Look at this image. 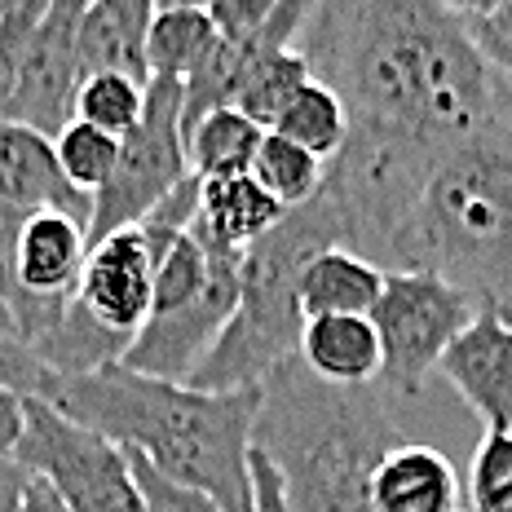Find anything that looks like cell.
<instances>
[{
  "label": "cell",
  "mask_w": 512,
  "mask_h": 512,
  "mask_svg": "<svg viewBox=\"0 0 512 512\" xmlns=\"http://www.w3.org/2000/svg\"><path fill=\"white\" fill-rule=\"evenodd\" d=\"M301 53L349 111V128L446 155L512 93L473 45L455 5L437 0H323Z\"/></svg>",
  "instance_id": "1"
},
{
  "label": "cell",
  "mask_w": 512,
  "mask_h": 512,
  "mask_svg": "<svg viewBox=\"0 0 512 512\" xmlns=\"http://www.w3.org/2000/svg\"><path fill=\"white\" fill-rule=\"evenodd\" d=\"M53 407L128 455H142L168 482L208 495L221 512H256L252 433L261 389L204 393L111 362L89 376L62 380Z\"/></svg>",
  "instance_id": "2"
},
{
  "label": "cell",
  "mask_w": 512,
  "mask_h": 512,
  "mask_svg": "<svg viewBox=\"0 0 512 512\" xmlns=\"http://www.w3.org/2000/svg\"><path fill=\"white\" fill-rule=\"evenodd\" d=\"M437 274L477 309H512V93L433 164L384 274Z\"/></svg>",
  "instance_id": "3"
},
{
  "label": "cell",
  "mask_w": 512,
  "mask_h": 512,
  "mask_svg": "<svg viewBox=\"0 0 512 512\" xmlns=\"http://www.w3.org/2000/svg\"><path fill=\"white\" fill-rule=\"evenodd\" d=\"M393 446L398 424L380 384L336 389L292 358L261 389L252 451L279 473L287 512H376L371 482Z\"/></svg>",
  "instance_id": "4"
},
{
  "label": "cell",
  "mask_w": 512,
  "mask_h": 512,
  "mask_svg": "<svg viewBox=\"0 0 512 512\" xmlns=\"http://www.w3.org/2000/svg\"><path fill=\"white\" fill-rule=\"evenodd\" d=\"M327 248H345L336 208L318 190L305 208L287 217L243 252L239 265V309H234L226 336L208 354L204 367L190 376V389L204 393H239L265 389L292 358H301V270Z\"/></svg>",
  "instance_id": "5"
},
{
  "label": "cell",
  "mask_w": 512,
  "mask_h": 512,
  "mask_svg": "<svg viewBox=\"0 0 512 512\" xmlns=\"http://www.w3.org/2000/svg\"><path fill=\"white\" fill-rule=\"evenodd\" d=\"M195 177L186 155V84L151 80L142 124L120 142V159L106 186L93 195L89 248L120 230L146 226V217Z\"/></svg>",
  "instance_id": "6"
},
{
  "label": "cell",
  "mask_w": 512,
  "mask_h": 512,
  "mask_svg": "<svg viewBox=\"0 0 512 512\" xmlns=\"http://www.w3.org/2000/svg\"><path fill=\"white\" fill-rule=\"evenodd\" d=\"M14 460L45 482L67 512H146L133 455L45 398H27V433Z\"/></svg>",
  "instance_id": "7"
},
{
  "label": "cell",
  "mask_w": 512,
  "mask_h": 512,
  "mask_svg": "<svg viewBox=\"0 0 512 512\" xmlns=\"http://www.w3.org/2000/svg\"><path fill=\"white\" fill-rule=\"evenodd\" d=\"M477 314L482 309L437 274H384V292L371 309V323H376L384 349L380 389L407 393V398L420 393L429 371H437L442 354Z\"/></svg>",
  "instance_id": "8"
},
{
  "label": "cell",
  "mask_w": 512,
  "mask_h": 512,
  "mask_svg": "<svg viewBox=\"0 0 512 512\" xmlns=\"http://www.w3.org/2000/svg\"><path fill=\"white\" fill-rule=\"evenodd\" d=\"M208 256H212L208 292L181 309L146 318V327L133 336V345L124 354L128 371L151 376V380H168V384H190V376L208 362L217 340L226 336L234 309H239V265H243V256H234V252L208 248Z\"/></svg>",
  "instance_id": "9"
},
{
  "label": "cell",
  "mask_w": 512,
  "mask_h": 512,
  "mask_svg": "<svg viewBox=\"0 0 512 512\" xmlns=\"http://www.w3.org/2000/svg\"><path fill=\"white\" fill-rule=\"evenodd\" d=\"M80 14H84L80 0H49L45 18H40L36 36H31V45H27L14 98H9L0 124L31 128V133L53 142L62 128L76 120V98L84 84L80 45H76Z\"/></svg>",
  "instance_id": "10"
},
{
  "label": "cell",
  "mask_w": 512,
  "mask_h": 512,
  "mask_svg": "<svg viewBox=\"0 0 512 512\" xmlns=\"http://www.w3.org/2000/svg\"><path fill=\"white\" fill-rule=\"evenodd\" d=\"M76 301L98 318L102 327L133 340L155 309V248L142 226L120 230L93 243L84 274L76 283Z\"/></svg>",
  "instance_id": "11"
},
{
  "label": "cell",
  "mask_w": 512,
  "mask_h": 512,
  "mask_svg": "<svg viewBox=\"0 0 512 512\" xmlns=\"http://www.w3.org/2000/svg\"><path fill=\"white\" fill-rule=\"evenodd\" d=\"M437 371L468 411L495 433H512V323L495 309L477 314L442 354Z\"/></svg>",
  "instance_id": "12"
},
{
  "label": "cell",
  "mask_w": 512,
  "mask_h": 512,
  "mask_svg": "<svg viewBox=\"0 0 512 512\" xmlns=\"http://www.w3.org/2000/svg\"><path fill=\"white\" fill-rule=\"evenodd\" d=\"M0 199L18 208L67 212L80 226H93V199L62 177L53 142L18 124H0Z\"/></svg>",
  "instance_id": "13"
},
{
  "label": "cell",
  "mask_w": 512,
  "mask_h": 512,
  "mask_svg": "<svg viewBox=\"0 0 512 512\" xmlns=\"http://www.w3.org/2000/svg\"><path fill=\"white\" fill-rule=\"evenodd\" d=\"M155 5L151 0H93L80 14V67L84 76H128L151 89V36Z\"/></svg>",
  "instance_id": "14"
},
{
  "label": "cell",
  "mask_w": 512,
  "mask_h": 512,
  "mask_svg": "<svg viewBox=\"0 0 512 512\" xmlns=\"http://www.w3.org/2000/svg\"><path fill=\"white\" fill-rule=\"evenodd\" d=\"M287 212L261 190L252 173L239 177H212L199 181V217H195V239L204 248L243 256L252 243H261Z\"/></svg>",
  "instance_id": "15"
},
{
  "label": "cell",
  "mask_w": 512,
  "mask_h": 512,
  "mask_svg": "<svg viewBox=\"0 0 512 512\" xmlns=\"http://www.w3.org/2000/svg\"><path fill=\"white\" fill-rule=\"evenodd\" d=\"M376 512H464L455 464L437 446L398 442L371 482Z\"/></svg>",
  "instance_id": "16"
},
{
  "label": "cell",
  "mask_w": 512,
  "mask_h": 512,
  "mask_svg": "<svg viewBox=\"0 0 512 512\" xmlns=\"http://www.w3.org/2000/svg\"><path fill=\"white\" fill-rule=\"evenodd\" d=\"M301 362L336 389H371L384 376V349L371 318H309Z\"/></svg>",
  "instance_id": "17"
},
{
  "label": "cell",
  "mask_w": 512,
  "mask_h": 512,
  "mask_svg": "<svg viewBox=\"0 0 512 512\" xmlns=\"http://www.w3.org/2000/svg\"><path fill=\"white\" fill-rule=\"evenodd\" d=\"M384 292V270L349 248H327L301 270V318H371Z\"/></svg>",
  "instance_id": "18"
},
{
  "label": "cell",
  "mask_w": 512,
  "mask_h": 512,
  "mask_svg": "<svg viewBox=\"0 0 512 512\" xmlns=\"http://www.w3.org/2000/svg\"><path fill=\"white\" fill-rule=\"evenodd\" d=\"M217 45H221V31L212 23L208 5H155L151 36H146L151 80L190 84L208 67Z\"/></svg>",
  "instance_id": "19"
},
{
  "label": "cell",
  "mask_w": 512,
  "mask_h": 512,
  "mask_svg": "<svg viewBox=\"0 0 512 512\" xmlns=\"http://www.w3.org/2000/svg\"><path fill=\"white\" fill-rule=\"evenodd\" d=\"M128 345H133V340L111 332V327H102L98 318L71 296V305L62 309L58 323L27 349L45 362L58 380H76V376H89V371L111 367V362H124Z\"/></svg>",
  "instance_id": "20"
},
{
  "label": "cell",
  "mask_w": 512,
  "mask_h": 512,
  "mask_svg": "<svg viewBox=\"0 0 512 512\" xmlns=\"http://www.w3.org/2000/svg\"><path fill=\"white\" fill-rule=\"evenodd\" d=\"M265 142V128L252 124L239 111H212L186 133V155H190V173L199 181L212 177H239L252 173L256 151Z\"/></svg>",
  "instance_id": "21"
},
{
  "label": "cell",
  "mask_w": 512,
  "mask_h": 512,
  "mask_svg": "<svg viewBox=\"0 0 512 512\" xmlns=\"http://www.w3.org/2000/svg\"><path fill=\"white\" fill-rule=\"evenodd\" d=\"M309 80H314V71H309V58L301 53V45L274 49L248 67V76L239 80V89H234V98H230V111L248 115L252 124H261L265 133H270L274 120L283 115V106L292 102Z\"/></svg>",
  "instance_id": "22"
},
{
  "label": "cell",
  "mask_w": 512,
  "mask_h": 512,
  "mask_svg": "<svg viewBox=\"0 0 512 512\" xmlns=\"http://www.w3.org/2000/svg\"><path fill=\"white\" fill-rule=\"evenodd\" d=\"M270 133H279L287 142L305 146L309 155H318L323 164H332L340 155V146H345V137H349V111L327 84L309 80L305 89L283 106V115L274 120Z\"/></svg>",
  "instance_id": "23"
},
{
  "label": "cell",
  "mask_w": 512,
  "mask_h": 512,
  "mask_svg": "<svg viewBox=\"0 0 512 512\" xmlns=\"http://www.w3.org/2000/svg\"><path fill=\"white\" fill-rule=\"evenodd\" d=\"M252 177L261 181V190L283 212H296V208H305L309 199H318V190H323V181H327V164L318 155H309L305 146L287 142L279 133H265L261 151H256V164H252Z\"/></svg>",
  "instance_id": "24"
},
{
  "label": "cell",
  "mask_w": 512,
  "mask_h": 512,
  "mask_svg": "<svg viewBox=\"0 0 512 512\" xmlns=\"http://www.w3.org/2000/svg\"><path fill=\"white\" fill-rule=\"evenodd\" d=\"M146 115V89L128 76H84L76 98V120L124 142Z\"/></svg>",
  "instance_id": "25"
},
{
  "label": "cell",
  "mask_w": 512,
  "mask_h": 512,
  "mask_svg": "<svg viewBox=\"0 0 512 512\" xmlns=\"http://www.w3.org/2000/svg\"><path fill=\"white\" fill-rule=\"evenodd\" d=\"M53 155H58L62 177H67L71 186L80 190V195L93 199V195H98V190L106 186V177L115 173L120 142H115L111 133H102V128L71 120L58 137H53Z\"/></svg>",
  "instance_id": "26"
},
{
  "label": "cell",
  "mask_w": 512,
  "mask_h": 512,
  "mask_svg": "<svg viewBox=\"0 0 512 512\" xmlns=\"http://www.w3.org/2000/svg\"><path fill=\"white\" fill-rule=\"evenodd\" d=\"M468 512H512V433H482L468 464Z\"/></svg>",
  "instance_id": "27"
},
{
  "label": "cell",
  "mask_w": 512,
  "mask_h": 512,
  "mask_svg": "<svg viewBox=\"0 0 512 512\" xmlns=\"http://www.w3.org/2000/svg\"><path fill=\"white\" fill-rule=\"evenodd\" d=\"M49 0H14L0 18V120H5V106L14 98V84H18V71H23V58H27V45L36 36L40 18H45Z\"/></svg>",
  "instance_id": "28"
},
{
  "label": "cell",
  "mask_w": 512,
  "mask_h": 512,
  "mask_svg": "<svg viewBox=\"0 0 512 512\" xmlns=\"http://www.w3.org/2000/svg\"><path fill=\"white\" fill-rule=\"evenodd\" d=\"M473 36V45L482 49V58L495 71L512 76V0H495V5H455Z\"/></svg>",
  "instance_id": "29"
},
{
  "label": "cell",
  "mask_w": 512,
  "mask_h": 512,
  "mask_svg": "<svg viewBox=\"0 0 512 512\" xmlns=\"http://www.w3.org/2000/svg\"><path fill=\"white\" fill-rule=\"evenodd\" d=\"M0 389L18 393V398H45L53 402L62 389V380L40 362L23 340H5L0 336Z\"/></svg>",
  "instance_id": "30"
},
{
  "label": "cell",
  "mask_w": 512,
  "mask_h": 512,
  "mask_svg": "<svg viewBox=\"0 0 512 512\" xmlns=\"http://www.w3.org/2000/svg\"><path fill=\"white\" fill-rule=\"evenodd\" d=\"M133 473H137V490H142L146 512H221L208 495H199V490H190V486H177V482H168L164 473H155L142 455H133Z\"/></svg>",
  "instance_id": "31"
},
{
  "label": "cell",
  "mask_w": 512,
  "mask_h": 512,
  "mask_svg": "<svg viewBox=\"0 0 512 512\" xmlns=\"http://www.w3.org/2000/svg\"><path fill=\"white\" fill-rule=\"evenodd\" d=\"M274 5L279 0H212L208 14L221 36H252V31H261L270 23Z\"/></svg>",
  "instance_id": "32"
},
{
  "label": "cell",
  "mask_w": 512,
  "mask_h": 512,
  "mask_svg": "<svg viewBox=\"0 0 512 512\" xmlns=\"http://www.w3.org/2000/svg\"><path fill=\"white\" fill-rule=\"evenodd\" d=\"M27 433V398L0 389V460H14Z\"/></svg>",
  "instance_id": "33"
},
{
  "label": "cell",
  "mask_w": 512,
  "mask_h": 512,
  "mask_svg": "<svg viewBox=\"0 0 512 512\" xmlns=\"http://www.w3.org/2000/svg\"><path fill=\"white\" fill-rule=\"evenodd\" d=\"M252 490H256V512H287L283 482L261 451H252Z\"/></svg>",
  "instance_id": "34"
},
{
  "label": "cell",
  "mask_w": 512,
  "mask_h": 512,
  "mask_svg": "<svg viewBox=\"0 0 512 512\" xmlns=\"http://www.w3.org/2000/svg\"><path fill=\"white\" fill-rule=\"evenodd\" d=\"M18 512H67V508H62V499L53 495L45 482H31V490L23 495V508Z\"/></svg>",
  "instance_id": "35"
},
{
  "label": "cell",
  "mask_w": 512,
  "mask_h": 512,
  "mask_svg": "<svg viewBox=\"0 0 512 512\" xmlns=\"http://www.w3.org/2000/svg\"><path fill=\"white\" fill-rule=\"evenodd\" d=\"M0 336H5V340H23V336H18L14 314H9V309H5V301H0Z\"/></svg>",
  "instance_id": "36"
},
{
  "label": "cell",
  "mask_w": 512,
  "mask_h": 512,
  "mask_svg": "<svg viewBox=\"0 0 512 512\" xmlns=\"http://www.w3.org/2000/svg\"><path fill=\"white\" fill-rule=\"evenodd\" d=\"M495 314H499V318H508V323H512V309H495Z\"/></svg>",
  "instance_id": "37"
},
{
  "label": "cell",
  "mask_w": 512,
  "mask_h": 512,
  "mask_svg": "<svg viewBox=\"0 0 512 512\" xmlns=\"http://www.w3.org/2000/svg\"><path fill=\"white\" fill-rule=\"evenodd\" d=\"M5 9H9V5H0V18H5Z\"/></svg>",
  "instance_id": "38"
},
{
  "label": "cell",
  "mask_w": 512,
  "mask_h": 512,
  "mask_svg": "<svg viewBox=\"0 0 512 512\" xmlns=\"http://www.w3.org/2000/svg\"><path fill=\"white\" fill-rule=\"evenodd\" d=\"M464 512H468V508H464Z\"/></svg>",
  "instance_id": "39"
}]
</instances>
